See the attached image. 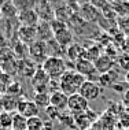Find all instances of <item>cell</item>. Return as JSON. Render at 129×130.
<instances>
[{
    "label": "cell",
    "instance_id": "1",
    "mask_svg": "<svg viewBox=\"0 0 129 130\" xmlns=\"http://www.w3.org/2000/svg\"><path fill=\"white\" fill-rule=\"evenodd\" d=\"M87 81L85 77L78 74L76 70H67L63 75L59 78V90H62L65 94L71 96L80 92V88Z\"/></svg>",
    "mask_w": 129,
    "mask_h": 130
},
{
    "label": "cell",
    "instance_id": "2",
    "mask_svg": "<svg viewBox=\"0 0 129 130\" xmlns=\"http://www.w3.org/2000/svg\"><path fill=\"white\" fill-rule=\"evenodd\" d=\"M41 69L48 74L51 79H58L67 71V64L61 56H48L43 62Z\"/></svg>",
    "mask_w": 129,
    "mask_h": 130
},
{
    "label": "cell",
    "instance_id": "3",
    "mask_svg": "<svg viewBox=\"0 0 129 130\" xmlns=\"http://www.w3.org/2000/svg\"><path fill=\"white\" fill-rule=\"evenodd\" d=\"M51 78L48 77V74L44 71L41 67H39L34 73V75L30 78V82H32V88L34 89L36 93H40V92H47L48 86L51 84Z\"/></svg>",
    "mask_w": 129,
    "mask_h": 130
},
{
    "label": "cell",
    "instance_id": "4",
    "mask_svg": "<svg viewBox=\"0 0 129 130\" xmlns=\"http://www.w3.org/2000/svg\"><path fill=\"white\" fill-rule=\"evenodd\" d=\"M67 110L73 112V114H84L89 110V101L84 99L80 93L71 94L69 96V101H67Z\"/></svg>",
    "mask_w": 129,
    "mask_h": 130
},
{
    "label": "cell",
    "instance_id": "5",
    "mask_svg": "<svg viewBox=\"0 0 129 130\" xmlns=\"http://www.w3.org/2000/svg\"><path fill=\"white\" fill-rule=\"evenodd\" d=\"M100 92H102V88H100L99 84L95 82V81L87 79L85 82L82 84V86L80 88L78 93L88 101H93V100H96L97 97L100 96Z\"/></svg>",
    "mask_w": 129,
    "mask_h": 130
},
{
    "label": "cell",
    "instance_id": "6",
    "mask_svg": "<svg viewBox=\"0 0 129 130\" xmlns=\"http://www.w3.org/2000/svg\"><path fill=\"white\" fill-rule=\"evenodd\" d=\"M47 43L45 41H34V43L30 45L29 48V55L30 58H32V60L36 63V62H41V64H43V62L45 59L48 58V50H47Z\"/></svg>",
    "mask_w": 129,
    "mask_h": 130
},
{
    "label": "cell",
    "instance_id": "7",
    "mask_svg": "<svg viewBox=\"0 0 129 130\" xmlns=\"http://www.w3.org/2000/svg\"><path fill=\"white\" fill-rule=\"evenodd\" d=\"M39 111H40V108L37 107L33 100H18L15 112H18L22 117L29 119L32 117H37V115H39Z\"/></svg>",
    "mask_w": 129,
    "mask_h": 130
},
{
    "label": "cell",
    "instance_id": "8",
    "mask_svg": "<svg viewBox=\"0 0 129 130\" xmlns=\"http://www.w3.org/2000/svg\"><path fill=\"white\" fill-rule=\"evenodd\" d=\"M74 70L78 73V74H81L82 77H88L89 81H92V75L96 74V69H95V64H93L92 60H89V59H81V60L76 62L74 63Z\"/></svg>",
    "mask_w": 129,
    "mask_h": 130
},
{
    "label": "cell",
    "instance_id": "9",
    "mask_svg": "<svg viewBox=\"0 0 129 130\" xmlns=\"http://www.w3.org/2000/svg\"><path fill=\"white\" fill-rule=\"evenodd\" d=\"M67 101H69V96L65 94L62 90H54L51 94H50V104L51 107H54L55 110H58L59 112L63 111L67 108Z\"/></svg>",
    "mask_w": 129,
    "mask_h": 130
},
{
    "label": "cell",
    "instance_id": "10",
    "mask_svg": "<svg viewBox=\"0 0 129 130\" xmlns=\"http://www.w3.org/2000/svg\"><path fill=\"white\" fill-rule=\"evenodd\" d=\"M36 63H34L32 59H22L21 62H18V70L17 71L19 73L22 77H25V78H32L34 75V73H36Z\"/></svg>",
    "mask_w": 129,
    "mask_h": 130
},
{
    "label": "cell",
    "instance_id": "11",
    "mask_svg": "<svg viewBox=\"0 0 129 130\" xmlns=\"http://www.w3.org/2000/svg\"><path fill=\"white\" fill-rule=\"evenodd\" d=\"M93 64H95V69L99 74H104V73H109L111 70L114 62L111 60V58H109L107 55H100L99 58L93 62Z\"/></svg>",
    "mask_w": 129,
    "mask_h": 130
},
{
    "label": "cell",
    "instance_id": "12",
    "mask_svg": "<svg viewBox=\"0 0 129 130\" xmlns=\"http://www.w3.org/2000/svg\"><path fill=\"white\" fill-rule=\"evenodd\" d=\"M54 37H55V41H56L61 47H69L73 41V34L67 27H63V29L55 31Z\"/></svg>",
    "mask_w": 129,
    "mask_h": 130
},
{
    "label": "cell",
    "instance_id": "13",
    "mask_svg": "<svg viewBox=\"0 0 129 130\" xmlns=\"http://www.w3.org/2000/svg\"><path fill=\"white\" fill-rule=\"evenodd\" d=\"M36 36H37V27L34 26H22L19 29V37L22 40V43L25 44L32 45Z\"/></svg>",
    "mask_w": 129,
    "mask_h": 130
},
{
    "label": "cell",
    "instance_id": "14",
    "mask_svg": "<svg viewBox=\"0 0 129 130\" xmlns=\"http://www.w3.org/2000/svg\"><path fill=\"white\" fill-rule=\"evenodd\" d=\"M19 19L22 22V26H34L36 27L37 22H39V15L33 10L29 8V10H25V11H21Z\"/></svg>",
    "mask_w": 129,
    "mask_h": 130
},
{
    "label": "cell",
    "instance_id": "15",
    "mask_svg": "<svg viewBox=\"0 0 129 130\" xmlns=\"http://www.w3.org/2000/svg\"><path fill=\"white\" fill-rule=\"evenodd\" d=\"M67 56L70 60L78 62L81 59H88L87 58V51L85 48H82L81 45L78 44H71L70 47L67 48Z\"/></svg>",
    "mask_w": 129,
    "mask_h": 130
},
{
    "label": "cell",
    "instance_id": "16",
    "mask_svg": "<svg viewBox=\"0 0 129 130\" xmlns=\"http://www.w3.org/2000/svg\"><path fill=\"white\" fill-rule=\"evenodd\" d=\"M33 101L36 103V105L40 108V110H47L50 107V94L47 92H40V93H36L33 97Z\"/></svg>",
    "mask_w": 129,
    "mask_h": 130
},
{
    "label": "cell",
    "instance_id": "17",
    "mask_svg": "<svg viewBox=\"0 0 129 130\" xmlns=\"http://www.w3.org/2000/svg\"><path fill=\"white\" fill-rule=\"evenodd\" d=\"M12 130H26L27 129V119L25 117H22L18 112L12 114V125H11Z\"/></svg>",
    "mask_w": 129,
    "mask_h": 130
},
{
    "label": "cell",
    "instance_id": "18",
    "mask_svg": "<svg viewBox=\"0 0 129 130\" xmlns=\"http://www.w3.org/2000/svg\"><path fill=\"white\" fill-rule=\"evenodd\" d=\"M44 121L39 115L27 119V130H44Z\"/></svg>",
    "mask_w": 129,
    "mask_h": 130
},
{
    "label": "cell",
    "instance_id": "19",
    "mask_svg": "<svg viewBox=\"0 0 129 130\" xmlns=\"http://www.w3.org/2000/svg\"><path fill=\"white\" fill-rule=\"evenodd\" d=\"M12 114L14 112H2L0 114V126H2L3 129L8 130L11 129V125H12Z\"/></svg>",
    "mask_w": 129,
    "mask_h": 130
},
{
    "label": "cell",
    "instance_id": "20",
    "mask_svg": "<svg viewBox=\"0 0 129 130\" xmlns=\"http://www.w3.org/2000/svg\"><path fill=\"white\" fill-rule=\"evenodd\" d=\"M7 92H8V96L15 97V96H17V94H18L19 92H22V90H21V85H19L18 82H12V81H11L10 86L7 88Z\"/></svg>",
    "mask_w": 129,
    "mask_h": 130
},
{
    "label": "cell",
    "instance_id": "21",
    "mask_svg": "<svg viewBox=\"0 0 129 130\" xmlns=\"http://www.w3.org/2000/svg\"><path fill=\"white\" fill-rule=\"evenodd\" d=\"M118 64L121 66V69L128 70L129 71V55L124 54L122 56H120V59H118Z\"/></svg>",
    "mask_w": 129,
    "mask_h": 130
},
{
    "label": "cell",
    "instance_id": "22",
    "mask_svg": "<svg viewBox=\"0 0 129 130\" xmlns=\"http://www.w3.org/2000/svg\"><path fill=\"white\" fill-rule=\"evenodd\" d=\"M91 4L93 7H96V8H104V7L107 6V2L109 0H89Z\"/></svg>",
    "mask_w": 129,
    "mask_h": 130
},
{
    "label": "cell",
    "instance_id": "23",
    "mask_svg": "<svg viewBox=\"0 0 129 130\" xmlns=\"http://www.w3.org/2000/svg\"><path fill=\"white\" fill-rule=\"evenodd\" d=\"M121 48H122L124 54L129 55V37H126V38L124 40V43H122V45H121Z\"/></svg>",
    "mask_w": 129,
    "mask_h": 130
},
{
    "label": "cell",
    "instance_id": "24",
    "mask_svg": "<svg viewBox=\"0 0 129 130\" xmlns=\"http://www.w3.org/2000/svg\"><path fill=\"white\" fill-rule=\"evenodd\" d=\"M122 100H124V103L126 104V105H129V89H126L124 92V97H122Z\"/></svg>",
    "mask_w": 129,
    "mask_h": 130
},
{
    "label": "cell",
    "instance_id": "25",
    "mask_svg": "<svg viewBox=\"0 0 129 130\" xmlns=\"http://www.w3.org/2000/svg\"><path fill=\"white\" fill-rule=\"evenodd\" d=\"M125 79H126V84L129 85V71L126 73V75H125Z\"/></svg>",
    "mask_w": 129,
    "mask_h": 130
},
{
    "label": "cell",
    "instance_id": "26",
    "mask_svg": "<svg viewBox=\"0 0 129 130\" xmlns=\"http://www.w3.org/2000/svg\"><path fill=\"white\" fill-rule=\"evenodd\" d=\"M8 130H12V129H8Z\"/></svg>",
    "mask_w": 129,
    "mask_h": 130
},
{
    "label": "cell",
    "instance_id": "27",
    "mask_svg": "<svg viewBox=\"0 0 129 130\" xmlns=\"http://www.w3.org/2000/svg\"><path fill=\"white\" fill-rule=\"evenodd\" d=\"M26 130H27V129H26Z\"/></svg>",
    "mask_w": 129,
    "mask_h": 130
}]
</instances>
